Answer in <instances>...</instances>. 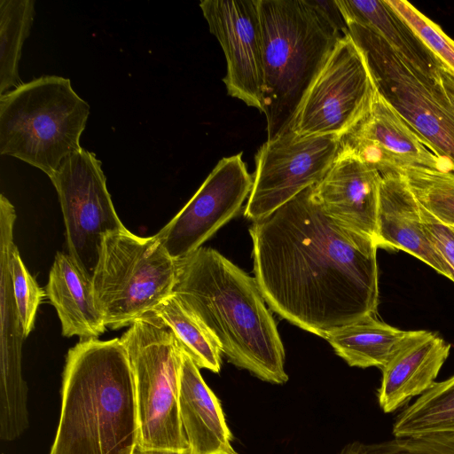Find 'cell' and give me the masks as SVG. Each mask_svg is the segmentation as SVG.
Here are the masks:
<instances>
[{
	"label": "cell",
	"instance_id": "1",
	"mask_svg": "<svg viewBox=\"0 0 454 454\" xmlns=\"http://www.w3.org/2000/svg\"><path fill=\"white\" fill-rule=\"evenodd\" d=\"M314 185L254 221L249 233L254 278L269 308L325 339L375 314L378 247L327 215Z\"/></svg>",
	"mask_w": 454,
	"mask_h": 454
},
{
	"label": "cell",
	"instance_id": "2",
	"mask_svg": "<svg viewBox=\"0 0 454 454\" xmlns=\"http://www.w3.org/2000/svg\"><path fill=\"white\" fill-rule=\"evenodd\" d=\"M172 294L208 327L229 363L285 384V348L255 278L211 247L176 261Z\"/></svg>",
	"mask_w": 454,
	"mask_h": 454
},
{
	"label": "cell",
	"instance_id": "3",
	"mask_svg": "<svg viewBox=\"0 0 454 454\" xmlns=\"http://www.w3.org/2000/svg\"><path fill=\"white\" fill-rule=\"evenodd\" d=\"M50 454H131L138 441L133 373L120 338L81 340L67 355Z\"/></svg>",
	"mask_w": 454,
	"mask_h": 454
},
{
	"label": "cell",
	"instance_id": "4",
	"mask_svg": "<svg viewBox=\"0 0 454 454\" xmlns=\"http://www.w3.org/2000/svg\"><path fill=\"white\" fill-rule=\"evenodd\" d=\"M267 140L291 130L309 86L344 36L314 0H259Z\"/></svg>",
	"mask_w": 454,
	"mask_h": 454
},
{
	"label": "cell",
	"instance_id": "5",
	"mask_svg": "<svg viewBox=\"0 0 454 454\" xmlns=\"http://www.w3.org/2000/svg\"><path fill=\"white\" fill-rule=\"evenodd\" d=\"M90 106L71 81L43 75L0 96V153L39 168L49 177L82 149Z\"/></svg>",
	"mask_w": 454,
	"mask_h": 454
},
{
	"label": "cell",
	"instance_id": "6",
	"mask_svg": "<svg viewBox=\"0 0 454 454\" xmlns=\"http://www.w3.org/2000/svg\"><path fill=\"white\" fill-rule=\"evenodd\" d=\"M176 261L153 235L127 228L106 233L91 283L106 326L119 329L153 313L172 294Z\"/></svg>",
	"mask_w": 454,
	"mask_h": 454
},
{
	"label": "cell",
	"instance_id": "7",
	"mask_svg": "<svg viewBox=\"0 0 454 454\" xmlns=\"http://www.w3.org/2000/svg\"><path fill=\"white\" fill-rule=\"evenodd\" d=\"M134 379L138 441L145 449L190 450L179 411L183 350L153 313L137 319L120 338Z\"/></svg>",
	"mask_w": 454,
	"mask_h": 454
},
{
	"label": "cell",
	"instance_id": "8",
	"mask_svg": "<svg viewBox=\"0 0 454 454\" xmlns=\"http://www.w3.org/2000/svg\"><path fill=\"white\" fill-rule=\"evenodd\" d=\"M346 25L377 91L454 172V103L446 82H435L412 68L371 27L354 21Z\"/></svg>",
	"mask_w": 454,
	"mask_h": 454
},
{
	"label": "cell",
	"instance_id": "9",
	"mask_svg": "<svg viewBox=\"0 0 454 454\" xmlns=\"http://www.w3.org/2000/svg\"><path fill=\"white\" fill-rule=\"evenodd\" d=\"M377 92L362 51L347 33L305 93L291 130L300 137L340 138L368 113Z\"/></svg>",
	"mask_w": 454,
	"mask_h": 454
},
{
	"label": "cell",
	"instance_id": "10",
	"mask_svg": "<svg viewBox=\"0 0 454 454\" xmlns=\"http://www.w3.org/2000/svg\"><path fill=\"white\" fill-rule=\"evenodd\" d=\"M50 179L60 203L67 254L91 279L103 236L126 228L107 190L101 161L94 153L82 148Z\"/></svg>",
	"mask_w": 454,
	"mask_h": 454
},
{
	"label": "cell",
	"instance_id": "11",
	"mask_svg": "<svg viewBox=\"0 0 454 454\" xmlns=\"http://www.w3.org/2000/svg\"><path fill=\"white\" fill-rule=\"evenodd\" d=\"M340 146L335 137H300L292 130L258 149L246 218L259 220L317 184L333 165Z\"/></svg>",
	"mask_w": 454,
	"mask_h": 454
},
{
	"label": "cell",
	"instance_id": "12",
	"mask_svg": "<svg viewBox=\"0 0 454 454\" xmlns=\"http://www.w3.org/2000/svg\"><path fill=\"white\" fill-rule=\"evenodd\" d=\"M253 176L242 153L221 159L185 206L155 234L176 261L200 247L238 215Z\"/></svg>",
	"mask_w": 454,
	"mask_h": 454
},
{
	"label": "cell",
	"instance_id": "13",
	"mask_svg": "<svg viewBox=\"0 0 454 454\" xmlns=\"http://www.w3.org/2000/svg\"><path fill=\"white\" fill-rule=\"evenodd\" d=\"M200 7L226 59L230 96L262 113L263 59L259 0H203Z\"/></svg>",
	"mask_w": 454,
	"mask_h": 454
},
{
	"label": "cell",
	"instance_id": "14",
	"mask_svg": "<svg viewBox=\"0 0 454 454\" xmlns=\"http://www.w3.org/2000/svg\"><path fill=\"white\" fill-rule=\"evenodd\" d=\"M339 152L359 158L381 176L413 167L452 172L379 92L368 113L340 138Z\"/></svg>",
	"mask_w": 454,
	"mask_h": 454
},
{
	"label": "cell",
	"instance_id": "15",
	"mask_svg": "<svg viewBox=\"0 0 454 454\" xmlns=\"http://www.w3.org/2000/svg\"><path fill=\"white\" fill-rule=\"evenodd\" d=\"M381 179L373 167L338 152L326 175L314 185L313 196L334 221L376 242Z\"/></svg>",
	"mask_w": 454,
	"mask_h": 454
},
{
	"label": "cell",
	"instance_id": "16",
	"mask_svg": "<svg viewBox=\"0 0 454 454\" xmlns=\"http://www.w3.org/2000/svg\"><path fill=\"white\" fill-rule=\"evenodd\" d=\"M450 350V345L437 334L423 330L407 331L381 368L378 390L381 410L385 413L394 412L430 389Z\"/></svg>",
	"mask_w": 454,
	"mask_h": 454
},
{
	"label": "cell",
	"instance_id": "17",
	"mask_svg": "<svg viewBox=\"0 0 454 454\" xmlns=\"http://www.w3.org/2000/svg\"><path fill=\"white\" fill-rule=\"evenodd\" d=\"M381 176L377 247L407 252L451 280L447 263L426 234L420 204L403 175Z\"/></svg>",
	"mask_w": 454,
	"mask_h": 454
},
{
	"label": "cell",
	"instance_id": "18",
	"mask_svg": "<svg viewBox=\"0 0 454 454\" xmlns=\"http://www.w3.org/2000/svg\"><path fill=\"white\" fill-rule=\"evenodd\" d=\"M179 411L191 454H239L221 403L200 368L183 351L179 375Z\"/></svg>",
	"mask_w": 454,
	"mask_h": 454
},
{
	"label": "cell",
	"instance_id": "19",
	"mask_svg": "<svg viewBox=\"0 0 454 454\" xmlns=\"http://www.w3.org/2000/svg\"><path fill=\"white\" fill-rule=\"evenodd\" d=\"M45 293L58 313L65 337L98 339L106 332L107 327L97 306L91 279L68 254H56Z\"/></svg>",
	"mask_w": 454,
	"mask_h": 454
},
{
	"label": "cell",
	"instance_id": "20",
	"mask_svg": "<svg viewBox=\"0 0 454 454\" xmlns=\"http://www.w3.org/2000/svg\"><path fill=\"white\" fill-rule=\"evenodd\" d=\"M345 20L363 24L377 32L412 68L427 78L444 83V67L410 25L387 0H336Z\"/></svg>",
	"mask_w": 454,
	"mask_h": 454
},
{
	"label": "cell",
	"instance_id": "21",
	"mask_svg": "<svg viewBox=\"0 0 454 454\" xmlns=\"http://www.w3.org/2000/svg\"><path fill=\"white\" fill-rule=\"evenodd\" d=\"M406 333L369 314L329 333L325 339L348 365L381 369Z\"/></svg>",
	"mask_w": 454,
	"mask_h": 454
},
{
	"label": "cell",
	"instance_id": "22",
	"mask_svg": "<svg viewBox=\"0 0 454 454\" xmlns=\"http://www.w3.org/2000/svg\"><path fill=\"white\" fill-rule=\"evenodd\" d=\"M153 313L171 329L182 350L200 369L220 372L222 349L218 340L175 294L160 302Z\"/></svg>",
	"mask_w": 454,
	"mask_h": 454
},
{
	"label": "cell",
	"instance_id": "23",
	"mask_svg": "<svg viewBox=\"0 0 454 454\" xmlns=\"http://www.w3.org/2000/svg\"><path fill=\"white\" fill-rule=\"evenodd\" d=\"M438 432L454 433V375L435 382L403 410L392 429L395 437Z\"/></svg>",
	"mask_w": 454,
	"mask_h": 454
},
{
	"label": "cell",
	"instance_id": "24",
	"mask_svg": "<svg viewBox=\"0 0 454 454\" xmlns=\"http://www.w3.org/2000/svg\"><path fill=\"white\" fill-rule=\"evenodd\" d=\"M34 0H0V95L20 86L22 47L35 15Z\"/></svg>",
	"mask_w": 454,
	"mask_h": 454
},
{
	"label": "cell",
	"instance_id": "25",
	"mask_svg": "<svg viewBox=\"0 0 454 454\" xmlns=\"http://www.w3.org/2000/svg\"><path fill=\"white\" fill-rule=\"evenodd\" d=\"M401 174L419 204L442 224L454 229V172L413 167Z\"/></svg>",
	"mask_w": 454,
	"mask_h": 454
},
{
	"label": "cell",
	"instance_id": "26",
	"mask_svg": "<svg viewBox=\"0 0 454 454\" xmlns=\"http://www.w3.org/2000/svg\"><path fill=\"white\" fill-rule=\"evenodd\" d=\"M2 341L0 374L17 376L21 372V343L25 339L15 305L6 244L1 240Z\"/></svg>",
	"mask_w": 454,
	"mask_h": 454
},
{
	"label": "cell",
	"instance_id": "27",
	"mask_svg": "<svg viewBox=\"0 0 454 454\" xmlns=\"http://www.w3.org/2000/svg\"><path fill=\"white\" fill-rule=\"evenodd\" d=\"M340 454H454V433L395 437L372 444L354 442Z\"/></svg>",
	"mask_w": 454,
	"mask_h": 454
},
{
	"label": "cell",
	"instance_id": "28",
	"mask_svg": "<svg viewBox=\"0 0 454 454\" xmlns=\"http://www.w3.org/2000/svg\"><path fill=\"white\" fill-rule=\"evenodd\" d=\"M387 4L410 25L454 79V41L434 21L411 4L403 0H387Z\"/></svg>",
	"mask_w": 454,
	"mask_h": 454
},
{
	"label": "cell",
	"instance_id": "29",
	"mask_svg": "<svg viewBox=\"0 0 454 454\" xmlns=\"http://www.w3.org/2000/svg\"><path fill=\"white\" fill-rule=\"evenodd\" d=\"M420 214L426 234L447 263L454 282V231L442 224L421 205Z\"/></svg>",
	"mask_w": 454,
	"mask_h": 454
},
{
	"label": "cell",
	"instance_id": "30",
	"mask_svg": "<svg viewBox=\"0 0 454 454\" xmlns=\"http://www.w3.org/2000/svg\"><path fill=\"white\" fill-rule=\"evenodd\" d=\"M131 454H191V450H173L165 449H145L137 444Z\"/></svg>",
	"mask_w": 454,
	"mask_h": 454
},
{
	"label": "cell",
	"instance_id": "31",
	"mask_svg": "<svg viewBox=\"0 0 454 454\" xmlns=\"http://www.w3.org/2000/svg\"><path fill=\"white\" fill-rule=\"evenodd\" d=\"M446 86L448 89V91L450 93V96L454 103V79H452L450 76L447 77L446 81Z\"/></svg>",
	"mask_w": 454,
	"mask_h": 454
},
{
	"label": "cell",
	"instance_id": "32",
	"mask_svg": "<svg viewBox=\"0 0 454 454\" xmlns=\"http://www.w3.org/2000/svg\"><path fill=\"white\" fill-rule=\"evenodd\" d=\"M453 231H454V229H453Z\"/></svg>",
	"mask_w": 454,
	"mask_h": 454
}]
</instances>
